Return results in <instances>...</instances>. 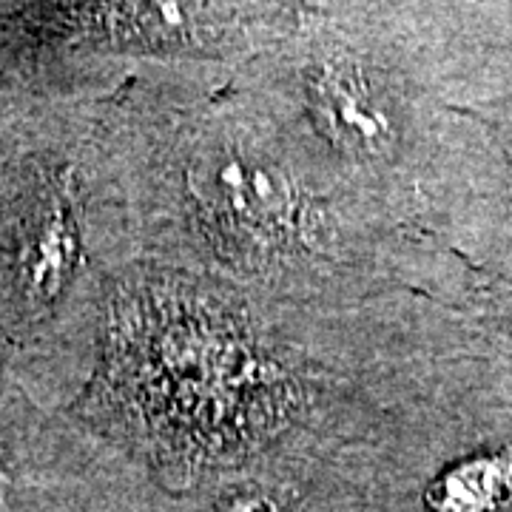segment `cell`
I'll return each instance as SVG.
<instances>
[{
	"instance_id": "cell-1",
	"label": "cell",
	"mask_w": 512,
	"mask_h": 512,
	"mask_svg": "<svg viewBox=\"0 0 512 512\" xmlns=\"http://www.w3.org/2000/svg\"><path fill=\"white\" fill-rule=\"evenodd\" d=\"M191 188L205 222L234 251L271 256L299 234V194L291 180L262 157L214 151L197 163Z\"/></svg>"
},
{
	"instance_id": "cell-2",
	"label": "cell",
	"mask_w": 512,
	"mask_h": 512,
	"mask_svg": "<svg viewBox=\"0 0 512 512\" xmlns=\"http://www.w3.org/2000/svg\"><path fill=\"white\" fill-rule=\"evenodd\" d=\"M77 259V228H74L69 197L49 191L32 205L23 220L18 245V274L26 299L55 302L66 288Z\"/></svg>"
},
{
	"instance_id": "cell-3",
	"label": "cell",
	"mask_w": 512,
	"mask_h": 512,
	"mask_svg": "<svg viewBox=\"0 0 512 512\" xmlns=\"http://www.w3.org/2000/svg\"><path fill=\"white\" fill-rule=\"evenodd\" d=\"M316 109L336 143L359 157H379L390 143V120L356 69L328 66L316 80Z\"/></svg>"
},
{
	"instance_id": "cell-4",
	"label": "cell",
	"mask_w": 512,
	"mask_h": 512,
	"mask_svg": "<svg viewBox=\"0 0 512 512\" xmlns=\"http://www.w3.org/2000/svg\"><path fill=\"white\" fill-rule=\"evenodd\" d=\"M507 501H512V453L464 461L427 493L436 512H493Z\"/></svg>"
},
{
	"instance_id": "cell-5",
	"label": "cell",
	"mask_w": 512,
	"mask_h": 512,
	"mask_svg": "<svg viewBox=\"0 0 512 512\" xmlns=\"http://www.w3.org/2000/svg\"><path fill=\"white\" fill-rule=\"evenodd\" d=\"M225 512H259V504H256V501H239V504L228 507Z\"/></svg>"
},
{
	"instance_id": "cell-6",
	"label": "cell",
	"mask_w": 512,
	"mask_h": 512,
	"mask_svg": "<svg viewBox=\"0 0 512 512\" xmlns=\"http://www.w3.org/2000/svg\"><path fill=\"white\" fill-rule=\"evenodd\" d=\"M3 487H6V473H3V467H0V493H3Z\"/></svg>"
}]
</instances>
